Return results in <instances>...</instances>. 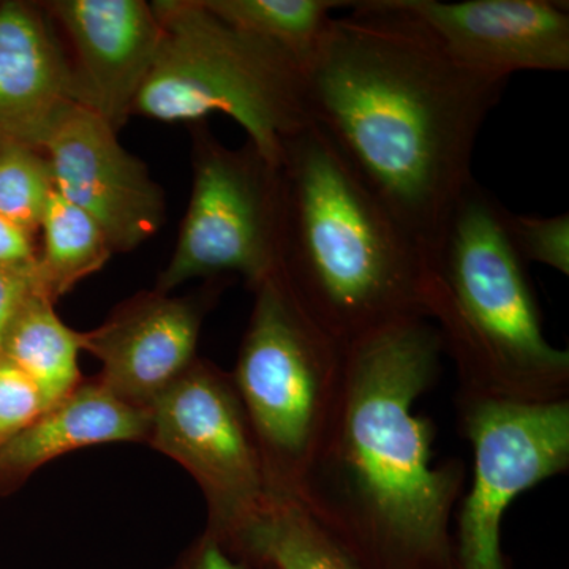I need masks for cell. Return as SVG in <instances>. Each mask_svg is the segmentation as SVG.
Segmentation results:
<instances>
[{
    "instance_id": "ac0fdd59",
    "label": "cell",
    "mask_w": 569,
    "mask_h": 569,
    "mask_svg": "<svg viewBox=\"0 0 569 569\" xmlns=\"http://www.w3.org/2000/svg\"><path fill=\"white\" fill-rule=\"evenodd\" d=\"M238 31L282 51L305 71L320 48L331 11L351 7L340 0H201Z\"/></svg>"
},
{
    "instance_id": "d4e9b609",
    "label": "cell",
    "mask_w": 569,
    "mask_h": 569,
    "mask_svg": "<svg viewBox=\"0 0 569 569\" xmlns=\"http://www.w3.org/2000/svg\"><path fill=\"white\" fill-rule=\"evenodd\" d=\"M37 263L32 236L0 216V264L29 266Z\"/></svg>"
},
{
    "instance_id": "44dd1931",
    "label": "cell",
    "mask_w": 569,
    "mask_h": 569,
    "mask_svg": "<svg viewBox=\"0 0 569 569\" xmlns=\"http://www.w3.org/2000/svg\"><path fill=\"white\" fill-rule=\"evenodd\" d=\"M511 244L523 263H539L569 274V216H519L507 212Z\"/></svg>"
},
{
    "instance_id": "6da1fadb",
    "label": "cell",
    "mask_w": 569,
    "mask_h": 569,
    "mask_svg": "<svg viewBox=\"0 0 569 569\" xmlns=\"http://www.w3.org/2000/svg\"><path fill=\"white\" fill-rule=\"evenodd\" d=\"M350 9L302 71L307 116L432 258L508 80L460 66L388 0Z\"/></svg>"
},
{
    "instance_id": "7402d4cb",
    "label": "cell",
    "mask_w": 569,
    "mask_h": 569,
    "mask_svg": "<svg viewBox=\"0 0 569 569\" xmlns=\"http://www.w3.org/2000/svg\"><path fill=\"white\" fill-rule=\"evenodd\" d=\"M44 410L31 381L0 356V449Z\"/></svg>"
},
{
    "instance_id": "e0dca14e",
    "label": "cell",
    "mask_w": 569,
    "mask_h": 569,
    "mask_svg": "<svg viewBox=\"0 0 569 569\" xmlns=\"http://www.w3.org/2000/svg\"><path fill=\"white\" fill-rule=\"evenodd\" d=\"M47 295H32L11 321L0 356L36 387L50 408L73 392L82 381L80 353L84 332L69 328Z\"/></svg>"
},
{
    "instance_id": "ba28073f",
    "label": "cell",
    "mask_w": 569,
    "mask_h": 569,
    "mask_svg": "<svg viewBox=\"0 0 569 569\" xmlns=\"http://www.w3.org/2000/svg\"><path fill=\"white\" fill-rule=\"evenodd\" d=\"M149 443L189 471L224 546L269 497L263 462L231 373L198 359L151 407Z\"/></svg>"
},
{
    "instance_id": "2e32d148",
    "label": "cell",
    "mask_w": 569,
    "mask_h": 569,
    "mask_svg": "<svg viewBox=\"0 0 569 569\" xmlns=\"http://www.w3.org/2000/svg\"><path fill=\"white\" fill-rule=\"evenodd\" d=\"M223 548L249 569H361L298 501L272 493Z\"/></svg>"
},
{
    "instance_id": "8992f818",
    "label": "cell",
    "mask_w": 569,
    "mask_h": 569,
    "mask_svg": "<svg viewBox=\"0 0 569 569\" xmlns=\"http://www.w3.org/2000/svg\"><path fill=\"white\" fill-rule=\"evenodd\" d=\"M253 291L231 378L269 493L298 500L335 415L343 348L307 312L280 269Z\"/></svg>"
},
{
    "instance_id": "7c38bea8",
    "label": "cell",
    "mask_w": 569,
    "mask_h": 569,
    "mask_svg": "<svg viewBox=\"0 0 569 569\" xmlns=\"http://www.w3.org/2000/svg\"><path fill=\"white\" fill-rule=\"evenodd\" d=\"M43 10L67 40L77 103L121 129L148 78L162 24L142 0H52Z\"/></svg>"
},
{
    "instance_id": "4fadbf2b",
    "label": "cell",
    "mask_w": 569,
    "mask_h": 569,
    "mask_svg": "<svg viewBox=\"0 0 569 569\" xmlns=\"http://www.w3.org/2000/svg\"><path fill=\"white\" fill-rule=\"evenodd\" d=\"M216 298H171L144 291L84 332V351L102 365L97 380L122 402L151 410L153 402L197 361L208 302Z\"/></svg>"
},
{
    "instance_id": "5bb4252c",
    "label": "cell",
    "mask_w": 569,
    "mask_h": 569,
    "mask_svg": "<svg viewBox=\"0 0 569 569\" xmlns=\"http://www.w3.org/2000/svg\"><path fill=\"white\" fill-rule=\"evenodd\" d=\"M74 99L61 37L43 7L0 3V146L40 151Z\"/></svg>"
},
{
    "instance_id": "cb8c5ba5",
    "label": "cell",
    "mask_w": 569,
    "mask_h": 569,
    "mask_svg": "<svg viewBox=\"0 0 569 569\" xmlns=\"http://www.w3.org/2000/svg\"><path fill=\"white\" fill-rule=\"evenodd\" d=\"M171 569H249L239 563L228 550L204 531L186 552L179 557Z\"/></svg>"
},
{
    "instance_id": "3957f363",
    "label": "cell",
    "mask_w": 569,
    "mask_h": 569,
    "mask_svg": "<svg viewBox=\"0 0 569 569\" xmlns=\"http://www.w3.org/2000/svg\"><path fill=\"white\" fill-rule=\"evenodd\" d=\"M280 182V271L340 347L426 318L429 254L312 122L284 142Z\"/></svg>"
},
{
    "instance_id": "277c9868",
    "label": "cell",
    "mask_w": 569,
    "mask_h": 569,
    "mask_svg": "<svg viewBox=\"0 0 569 569\" xmlns=\"http://www.w3.org/2000/svg\"><path fill=\"white\" fill-rule=\"evenodd\" d=\"M508 209L471 181L449 213L430 264L425 310L458 369L459 397L567 400L569 353L550 346Z\"/></svg>"
},
{
    "instance_id": "ffe728a7",
    "label": "cell",
    "mask_w": 569,
    "mask_h": 569,
    "mask_svg": "<svg viewBox=\"0 0 569 569\" xmlns=\"http://www.w3.org/2000/svg\"><path fill=\"white\" fill-rule=\"evenodd\" d=\"M52 192L54 182L43 152L26 146H0V216L33 238Z\"/></svg>"
},
{
    "instance_id": "7a4b0ae2",
    "label": "cell",
    "mask_w": 569,
    "mask_h": 569,
    "mask_svg": "<svg viewBox=\"0 0 569 569\" xmlns=\"http://www.w3.org/2000/svg\"><path fill=\"white\" fill-rule=\"evenodd\" d=\"M443 355L426 318L343 348L335 415L296 501L361 569H455L466 466L432 467L433 425L415 413Z\"/></svg>"
},
{
    "instance_id": "603a6c76",
    "label": "cell",
    "mask_w": 569,
    "mask_h": 569,
    "mask_svg": "<svg viewBox=\"0 0 569 569\" xmlns=\"http://www.w3.org/2000/svg\"><path fill=\"white\" fill-rule=\"evenodd\" d=\"M36 293H43L37 277V263L0 264V348L11 321L18 316L24 302Z\"/></svg>"
},
{
    "instance_id": "30bf717a",
    "label": "cell",
    "mask_w": 569,
    "mask_h": 569,
    "mask_svg": "<svg viewBox=\"0 0 569 569\" xmlns=\"http://www.w3.org/2000/svg\"><path fill=\"white\" fill-rule=\"evenodd\" d=\"M54 190L102 228L112 253L130 252L162 228L167 200L118 130L80 103L70 104L41 144Z\"/></svg>"
},
{
    "instance_id": "484cf974",
    "label": "cell",
    "mask_w": 569,
    "mask_h": 569,
    "mask_svg": "<svg viewBox=\"0 0 569 569\" xmlns=\"http://www.w3.org/2000/svg\"><path fill=\"white\" fill-rule=\"evenodd\" d=\"M257 569H276L274 567H268V565H266V567H260V568H257Z\"/></svg>"
},
{
    "instance_id": "8fae6325",
    "label": "cell",
    "mask_w": 569,
    "mask_h": 569,
    "mask_svg": "<svg viewBox=\"0 0 569 569\" xmlns=\"http://www.w3.org/2000/svg\"><path fill=\"white\" fill-rule=\"evenodd\" d=\"M455 61L485 77L569 70L567 3L552 0H388Z\"/></svg>"
},
{
    "instance_id": "5b68a950",
    "label": "cell",
    "mask_w": 569,
    "mask_h": 569,
    "mask_svg": "<svg viewBox=\"0 0 569 569\" xmlns=\"http://www.w3.org/2000/svg\"><path fill=\"white\" fill-rule=\"evenodd\" d=\"M151 3L162 41L132 114L198 123L220 112L246 130L266 162L280 168L284 142L310 123L298 63L227 24L201 0Z\"/></svg>"
},
{
    "instance_id": "9c48e42d",
    "label": "cell",
    "mask_w": 569,
    "mask_h": 569,
    "mask_svg": "<svg viewBox=\"0 0 569 569\" xmlns=\"http://www.w3.org/2000/svg\"><path fill=\"white\" fill-rule=\"evenodd\" d=\"M473 481L452 533L455 569H507L501 523L512 501L569 468V400L518 403L459 397Z\"/></svg>"
},
{
    "instance_id": "d6986e66",
    "label": "cell",
    "mask_w": 569,
    "mask_h": 569,
    "mask_svg": "<svg viewBox=\"0 0 569 569\" xmlns=\"http://www.w3.org/2000/svg\"><path fill=\"white\" fill-rule=\"evenodd\" d=\"M40 231L43 249L37 254V277L41 291L54 302L111 258L102 228L56 190L44 208Z\"/></svg>"
},
{
    "instance_id": "52a82bcc",
    "label": "cell",
    "mask_w": 569,
    "mask_h": 569,
    "mask_svg": "<svg viewBox=\"0 0 569 569\" xmlns=\"http://www.w3.org/2000/svg\"><path fill=\"white\" fill-rule=\"evenodd\" d=\"M194 133L192 194L156 290L170 293L189 280L230 272L254 290L280 269V168L250 142L228 149L206 127Z\"/></svg>"
},
{
    "instance_id": "9a60e30c",
    "label": "cell",
    "mask_w": 569,
    "mask_h": 569,
    "mask_svg": "<svg viewBox=\"0 0 569 569\" xmlns=\"http://www.w3.org/2000/svg\"><path fill=\"white\" fill-rule=\"evenodd\" d=\"M151 411L122 402L97 378L80 387L24 427L0 449V496L51 460L78 449L148 441Z\"/></svg>"
}]
</instances>
